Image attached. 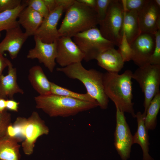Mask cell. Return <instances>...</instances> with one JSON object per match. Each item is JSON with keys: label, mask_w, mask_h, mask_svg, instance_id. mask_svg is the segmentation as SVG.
<instances>
[{"label": "cell", "mask_w": 160, "mask_h": 160, "mask_svg": "<svg viewBox=\"0 0 160 160\" xmlns=\"http://www.w3.org/2000/svg\"><path fill=\"white\" fill-rule=\"evenodd\" d=\"M4 38L0 43V52H8L12 59L16 58L23 45L29 37L20 26L7 30Z\"/></svg>", "instance_id": "9a60e30c"}, {"label": "cell", "mask_w": 160, "mask_h": 160, "mask_svg": "<svg viewBox=\"0 0 160 160\" xmlns=\"http://www.w3.org/2000/svg\"><path fill=\"white\" fill-rule=\"evenodd\" d=\"M21 2L20 0H0V13L15 9Z\"/></svg>", "instance_id": "1f68e13d"}, {"label": "cell", "mask_w": 160, "mask_h": 160, "mask_svg": "<svg viewBox=\"0 0 160 160\" xmlns=\"http://www.w3.org/2000/svg\"><path fill=\"white\" fill-rule=\"evenodd\" d=\"M11 115L7 109L0 112V140L7 136V130L11 125Z\"/></svg>", "instance_id": "4316f807"}, {"label": "cell", "mask_w": 160, "mask_h": 160, "mask_svg": "<svg viewBox=\"0 0 160 160\" xmlns=\"http://www.w3.org/2000/svg\"><path fill=\"white\" fill-rule=\"evenodd\" d=\"M6 99L0 98V112H2L6 109Z\"/></svg>", "instance_id": "74e56055"}, {"label": "cell", "mask_w": 160, "mask_h": 160, "mask_svg": "<svg viewBox=\"0 0 160 160\" xmlns=\"http://www.w3.org/2000/svg\"><path fill=\"white\" fill-rule=\"evenodd\" d=\"M34 39L35 46L28 51L27 58L37 59L40 63H43L50 72L52 73L56 64L57 41L47 43L36 37H34Z\"/></svg>", "instance_id": "4fadbf2b"}, {"label": "cell", "mask_w": 160, "mask_h": 160, "mask_svg": "<svg viewBox=\"0 0 160 160\" xmlns=\"http://www.w3.org/2000/svg\"><path fill=\"white\" fill-rule=\"evenodd\" d=\"M13 135L21 134L25 138L22 143L24 153L30 155L33 151L35 143L38 138L49 132L48 127L40 117L37 112H33L28 118L18 117L15 120L13 126Z\"/></svg>", "instance_id": "5b68a950"}, {"label": "cell", "mask_w": 160, "mask_h": 160, "mask_svg": "<svg viewBox=\"0 0 160 160\" xmlns=\"http://www.w3.org/2000/svg\"><path fill=\"white\" fill-rule=\"evenodd\" d=\"M116 126L114 133V145L122 160H127L130 156L133 145L132 135L127 122L124 113L116 105Z\"/></svg>", "instance_id": "9c48e42d"}, {"label": "cell", "mask_w": 160, "mask_h": 160, "mask_svg": "<svg viewBox=\"0 0 160 160\" xmlns=\"http://www.w3.org/2000/svg\"><path fill=\"white\" fill-rule=\"evenodd\" d=\"M138 12L136 10H124L121 36L124 34L130 44L141 33Z\"/></svg>", "instance_id": "d6986e66"}, {"label": "cell", "mask_w": 160, "mask_h": 160, "mask_svg": "<svg viewBox=\"0 0 160 160\" xmlns=\"http://www.w3.org/2000/svg\"><path fill=\"white\" fill-rule=\"evenodd\" d=\"M118 50L124 62L132 60V53L130 44L128 43L125 36L122 35L121 42Z\"/></svg>", "instance_id": "83f0119b"}, {"label": "cell", "mask_w": 160, "mask_h": 160, "mask_svg": "<svg viewBox=\"0 0 160 160\" xmlns=\"http://www.w3.org/2000/svg\"><path fill=\"white\" fill-rule=\"evenodd\" d=\"M65 11L61 7H57L49 12L43 20L34 35L43 42L51 43L57 41L60 37L57 29L58 22Z\"/></svg>", "instance_id": "7c38bea8"}, {"label": "cell", "mask_w": 160, "mask_h": 160, "mask_svg": "<svg viewBox=\"0 0 160 160\" xmlns=\"http://www.w3.org/2000/svg\"><path fill=\"white\" fill-rule=\"evenodd\" d=\"M130 44L132 53V60L135 64L141 67L149 64L155 47L154 35L141 33Z\"/></svg>", "instance_id": "30bf717a"}, {"label": "cell", "mask_w": 160, "mask_h": 160, "mask_svg": "<svg viewBox=\"0 0 160 160\" xmlns=\"http://www.w3.org/2000/svg\"><path fill=\"white\" fill-rule=\"evenodd\" d=\"M112 0H96L95 8L100 21L105 18Z\"/></svg>", "instance_id": "4dcf8cb0"}, {"label": "cell", "mask_w": 160, "mask_h": 160, "mask_svg": "<svg viewBox=\"0 0 160 160\" xmlns=\"http://www.w3.org/2000/svg\"><path fill=\"white\" fill-rule=\"evenodd\" d=\"M88 7L95 8L96 5V0H77Z\"/></svg>", "instance_id": "8d00e7d4"}, {"label": "cell", "mask_w": 160, "mask_h": 160, "mask_svg": "<svg viewBox=\"0 0 160 160\" xmlns=\"http://www.w3.org/2000/svg\"><path fill=\"white\" fill-rule=\"evenodd\" d=\"M99 22L94 8L75 0L66 11L58 32L60 36L71 38L78 33L97 27Z\"/></svg>", "instance_id": "3957f363"}, {"label": "cell", "mask_w": 160, "mask_h": 160, "mask_svg": "<svg viewBox=\"0 0 160 160\" xmlns=\"http://www.w3.org/2000/svg\"><path fill=\"white\" fill-rule=\"evenodd\" d=\"M149 0H122V4L124 10H136L138 12L145 5Z\"/></svg>", "instance_id": "f1b7e54d"}, {"label": "cell", "mask_w": 160, "mask_h": 160, "mask_svg": "<svg viewBox=\"0 0 160 160\" xmlns=\"http://www.w3.org/2000/svg\"><path fill=\"white\" fill-rule=\"evenodd\" d=\"M84 55L71 38L60 36L57 41L56 61L61 67L81 62Z\"/></svg>", "instance_id": "8fae6325"}, {"label": "cell", "mask_w": 160, "mask_h": 160, "mask_svg": "<svg viewBox=\"0 0 160 160\" xmlns=\"http://www.w3.org/2000/svg\"><path fill=\"white\" fill-rule=\"evenodd\" d=\"M124 15L121 0H112L105 18L99 22L102 35L118 46L122 39L121 33Z\"/></svg>", "instance_id": "ba28073f"}, {"label": "cell", "mask_w": 160, "mask_h": 160, "mask_svg": "<svg viewBox=\"0 0 160 160\" xmlns=\"http://www.w3.org/2000/svg\"><path fill=\"white\" fill-rule=\"evenodd\" d=\"M43 0L49 12L53 11L57 7L55 0Z\"/></svg>", "instance_id": "d590c367"}, {"label": "cell", "mask_w": 160, "mask_h": 160, "mask_svg": "<svg viewBox=\"0 0 160 160\" xmlns=\"http://www.w3.org/2000/svg\"><path fill=\"white\" fill-rule=\"evenodd\" d=\"M19 103L14 99L6 100V108L14 112L18 111Z\"/></svg>", "instance_id": "d6a6232c"}, {"label": "cell", "mask_w": 160, "mask_h": 160, "mask_svg": "<svg viewBox=\"0 0 160 160\" xmlns=\"http://www.w3.org/2000/svg\"><path fill=\"white\" fill-rule=\"evenodd\" d=\"M24 2L26 6L39 13L44 18L46 17L49 13L43 0H27Z\"/></svg>", "instance_id": "484cf974"}, {"label": "cell", "mask_w": 160, "mask_h": 160, "mask_svg": "<svg viewBox=\"0 0 160 160\" xmlns=\"http://www.w3.org/2000/svg\"><path fill=\"white\" fill-rule=\"evenodd\" d=\"M132 78L139 84L144 93V110L143 114L145 117L151 101L160 92V65L148 64L139 67L132 73Z\"/></svg>", "instance_id": "52a82bcc"}, {"label": "cell", "mask_w": 160, "mask_h": 160, "mask_svg": "<svg viewBox=\"0 0 160 160\" xmlns=\"http://www.w3.org/2000/svg\"><path fill=\"white\" fill-rule=\"evenodd\" d=\"M73 38V41L84 55V60L86 62L96 59L101 53L115 46L103 37L97 27L78 33Z\"/></svg>", "instance_id": "8992f818"}, {"label": "cell", "mask_w": 160, "mask_h": 160, "mask_svg": "<svg viewBox=\"0 0 160 160\" xmlns=\"http://www.w3.org/2000/svg\"><path fill=\"white\" fill-rule=\"evenodd\" d=\"M36 108L51 117H68L99 106L97 101L80 100L50 93L34 97Z\"/></svg>", "instance_id": "7a4b0ae2"}, {"label": "cell", "mask_w": 160, "mask_h": 160, "mask_svg": "<svg viewBox=\"0 0 160 160\" xmlns=\"http://www.w3.org/2000/svg\"><path fill=\"white\" fill-rule=\"evenodd\" d=\"M138 14L141 33L154 35L160 29V8L156 4L154 0H149Z\"/></svg>", "instance_id": "5bb4252c"}, {"label": "cell", "mask_w": 160, "mask_h": 160, "mask_svg": "<svg viewBox=\"0 0 160 160\" xmlns=\"http://www.w3.org/2000/svg\"><path fill=\"white\" fill-rule=\"evenodd\" d=\"M26 6L23 3L15 9L0 13V38L1 32L4 30L20 26L17 20L20 12Z\"/></svg>", "instance_id": "603a6c76"}, {"label": "cell", "mask_w": 160, "mask_h": 160, "mask_svg": "<svg viewBox=\"0 0 160 160\" xmlns=\"http://www.w3.org/2000/svg\"><path fill=\"white\" fill-rule=\"evenodd\" d=\"M57 7H61L66 11L73 4L75 0H55Z\"/></svg>", "instance_id": "836d02e7"}, {"label": "cell", "mask_w": 160, "mask_h": 160, "mask_svg": "<svg viewBox=\"0 0 160 160\" xmlns=\"http://www.w3.org/2000/svg\"><path fill=\"white\" fill-rule=\"evenodd\" d=\"M28 78L33 87L39 95L51 93V81L40 66L36 65L31 68L29 71Z\"/></svg>", "instance_id": "44dd1931"}, {"label": "cell", "mask_w": 160, "mask_h": 160, "mask_svg": "<svg viewBox=\"0 0 160 160\" xmlns=\"http://www.w3.org/2000/svg\"><path fill=\"white\" fill-rule=\"evenodd\" d=\"M0 52V77L2 74V73L4 69L7 67L10 61L6 58Z\"/></svg>", "instance_id": "e575fe53"}, {"label": "cell", "mask_w": 160, "mask_h": 160, "mask_svg": "<svg viewBox=\"0 0 160 160\" xmlns=\"http://www.w3.org/2000/svg\"><path fill=\"white\" fill-rule=\"evenodd\" d=\"M160 109V92L157 94L151 101L144 118L147 130H153L157 125V115Z\"/></svg>", "instance_id": "cb8c5ba5"}, {"label": "cell", "mask_w": 160, "mask_h": 160, "mask_svg": "<svg viewBox=\"0 0 160 160\" xmlns=\"http://www.w3.org/2000/svg\"><path fill=\"white\" fill-rule=\"evenodd\" d=\"M154 1L156 6L160 8V0H154Z\"/></svg>", "instance_id": "f35d334b"}, {"label": "cell", "mask_w": 160, "mask_h": 160, "mask_svg": "<svg viewBox=\"0 0 160 160\" xmlns=\"http://www.w3.org/2000/svg\"><path fill=\"white\" fill-rule=\"evenodd\" d=\"M51 93L56 95L68 97L81 100L97 101L87 93L85 94L77 93L63 87L51 82Z\"/></svg>", "instance_id": "d4e9b609"}, {"label": "cell", "mask_w": 160, "mask_h": 160, "mask_svg": "<svg viewBox=\"0 0 160 160\" xmlns=\"http://www.w3.org/2000/svg\"><path fill=\"white\" fill-rule=\"evenodd\" d=\"M96 60L98 65L108 72L118 73L124 66V62L120 54L114 47L101 53Z\"/></svg>", "instance_id": "e0dca14e"}, {"label": "cell", "mask_w": 160, "mask_h": 160, "mask_svg": "<svg viewBox=\"0 0 160 160\" xmlns=\"http://www.w3.org/2000/svg\"><path fill=\"white\" fill-rule=\"evenodd\" d=\"M7 67V74H2L0 77V98L14 99L15 94H23L24 92L17 83L16 68L13 67L11 62Z\"/></svg>", "instance_id": "2e32d148"}, {"label": "cell", "mask_w": 160, "mask_h": 160, "mask_svg": "<svg viewBox=\"0 0 160 160\" xmlns=\"http://www.w3.org/2000/svg\"><path fill=\"white\" fill-rule=\"evenodd\" d=\"M132 72L127 70L121 74L107 72L103 74L105 92L120 110L131 114L134 118L136 114L132 102Z\"/></svg>", "instance_id": "6da1fadb"}, {"label": "cell", "mask_w": 160, "mask_h": 160, "mask_svg": "<svg viewBox=\"0 0 160 160\" xmlns=\"http://www.w3.org/2000/svg\"><path fill=\"white\" fill-rule=\"evenodd\" d=\"M155 45L153 51L149 60V63L151 65H160V29L154 34Z\"/></svg>", "instance_id": "f546056e"}, {"label": "cell", "mask_w": 160, "mask_h": 160, "mask_svg": "<svg viewBox=\"0 0 160 160\" xmlns=\"http://www.w3.org/2000/svg\"><path fill=\"white\" fill-rule=\"evenodd\" d=\"M21 138L15 136H8L0 140V159L19 160L20 155L18 143Z\"/></svg>", "instance_id": "7402d4cb"}, {"label": "cell", "mask_w": 160, "mask_h": 160, "mask_svg": "<svg viewBox=\"0 0 160 160\" xmlns=\"http://www.w3.org/2000/svg\"><path fill=\"white\" fill-rule=\"evenodd\" d=\"M145 116L140 111L136 114L137 129L136 132L133 135V144H137L141 148L143 152V160H154L149 153V136L144 123Z\"/></svg>", "instance_id": "ffe728a7"}, {"label": "cell", "mask_w": 160, "mask_h": 160, "mask_svg": "<svg viewBox=\"0 0 160 160\" xmlns=\"http://www.w3.org/2000/svg\"><path fill=\"white\" fill-rule=\"evenodd\" d=\"M57 70L63 73L70 78L80 81L85 87L87 93L97 101L101 109L108 108L109 98L104 90L103 73L94 69L87 70L81 62L57 68Z\"/></svg>", "instance_id": "277c9868"}, {"label": "cell", "mask_w": 160, "mask_h": 160, "mask_svg": "<svg viewBox=\"0 0 160 160\" xmlns=\"http://www.w3.org/2000/svg\"><path fill=\"white\" fill-rule=\"evenodd\" d=\"M18 18L19 25L25 29V33L29 37L34 36L44 18L39 13L27 6L20 12Z\"/></svg>", "instance_id": "ac0fdd59"}]
</instances>
